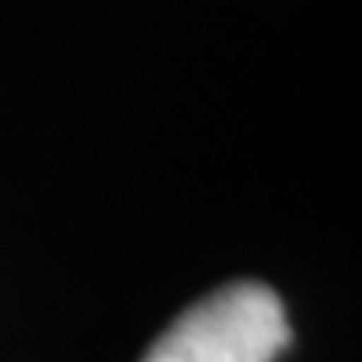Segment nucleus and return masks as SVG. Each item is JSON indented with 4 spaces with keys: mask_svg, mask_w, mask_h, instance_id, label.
<instances>
[{
    "mask_svg": "<svg viewBox=\"0 0 362 362\" xmlns=\"http://www.w3.org/2000/svg\"><path fill=\"white\" fill-rule=\"evenodd\" d=\"M292 340L270 285L237 281L192 303L141 362H274Z\"/></svg>",
    "mask_w": 362,
    "mask_h": 362,
    "instance_id": "nucleus-1",
    "label": "nucleus"
}]
</instances>
